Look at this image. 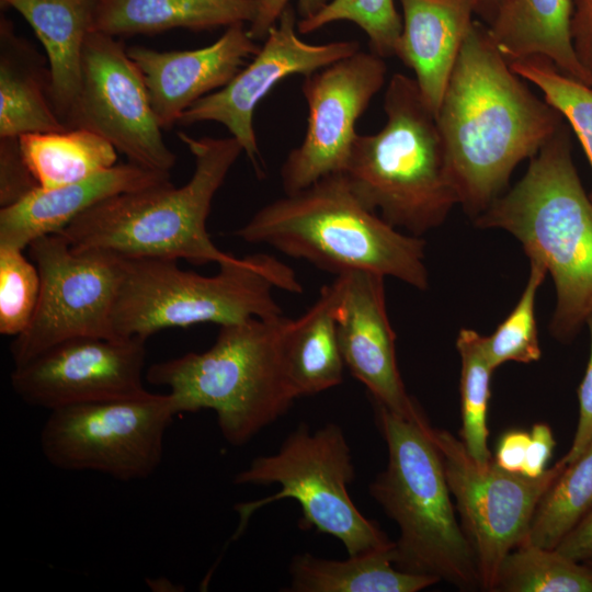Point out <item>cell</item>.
I'll return each mask as SVG.
<instances>
[{"mask_svg":"<svg viewBox=\"0 0 592 592\" xmlns=\"http://www.w3.org/2000/svg\"><path fill=\"white\" fill-rule=\"evenodd\" d=\"M10 2L11 0H0V3H1V7L3 8H7V7H10Z\"/></svg>","mask_w":592,"mask_h":592,"instance_id":"43","label":"cell"},{"mask_svg":"<svg viewBox=\"0 0 592 592\" xmlns=\"http://www.w3.org/2000/svg\"><path fill=\"white\" fill-rule=\"evenodd\" d=\"M383 106L386 124L375 134H357L342 173L364 206L420 237L458 205L443 140L414 78L395 73Z\"/></svg>","mask_w":592,"mask_h":592,"instance_id":"6","label":"cell"},{"mask_svg":"<svg viewBox=\"0 0 592 592\" xmlns=\"http://www.w3.org/2000/svg\"><path fill=\"white\" fill-rule=\"evenodd\" d=\"M29 251L39 273L41 291L29 327L10 345L14 366L69 339L118 338L112 314L125 271L124 257L73 249L61 234L35 239Z\"/></svg>","mask_w":592,"mask_h":592,"instance_id":"11","label":"cell"},{"mask_svg":"<svg viewBox=\"0 0 592 592\" xmlns=\"http://www.w3.org/2000/svg\"><path fill=\"white\" fill-rule=\"evenodd\" d=\"M474 220L514 236L551 275L556 307L549 331L560 342L572 341L592 314V201L563 123L530 159L522 179Z\"/></svg>","mask_w":592,"mask_h":592,"instance_id":"2","label":"cell"},{"mask_svg":"<svg viewBox=\"0 0 592 592\" xmlns=\"http://www.w3.org/2000/svg\"><path fill=\"white\" fill-rule=\"evenodd\" d=\"M179 139L194 157L182 186L171 181L116 194L95 204L61 232L73 249H98L124 258L184 259L221 265L236 257L216 247L206 229L212 201L242 150L235 137Z\"/></svg>","mask_w":592,"mask_h":592,"instance_id":"4","label":"cell"},{"mask_svg":"<svg viewBox=\"0 0 592 592\" xmlns=\"http://www.w3.org/2000/svg\"><path fill=\"white\" fill-rule=\"evenodd\" d=\"M572 0H504L487 26L508 61L540 56L565 76L592 87L571 38Z\"/></svg>","mask_w":592,"mask_h":592,"instance_id":"21","label":"cell"},{"mask_svg":"<svg viewBox=\"0 0 592 592\" xmlns=\"http://www.w3.org/2000/svg\"><path fill=\"white\" fill-rule=\"evenodd\" d=\"M546 275L539 262L530 260L528 278L515 307L490 335H483L485 353L493 369L506 362L526 364L540 358L535 308Z\"/></svg>","mask_w":592,"mask_h":592,"instance_id":"32","label":"cell"},{"mask_svg":"<svg viewBox=\"0 0 592 592\" xmlns=\"http://www.w3.org/2000/svg\"><path fill=\"white\" fill-rule=\"evenodd\" d=\"M585 326L590 332V356L578 388L579 417L576 433L568 453L562 457L567 465L574 462L592 443V314Z\"/></svg>","mask_w":592,"mask_h":592,"instance_id":"36","label":"cell"},{"mask_svg":"<svg viewBox=\"0 0 592 592\" xmlns=\"http://www.w3.org/2000/svg\"><path fill=\"white\" fill-rule=\"evenodd\" d=\"M112 314L118 338L147 340L167 328L221 326L282 316L274 291L301 293L293 269L267 253L235 258L204 276L173 259L125 258Z\"/></svg>","mask_w":592,"mask_h":592,"instance_id":"8","label":"cell"},{"mask_svg":"<svg viewBox=\"0 0 592 592\" xmlns=\"http://www.w3.org/2000/svg\"><path fill=\"white\" fill-rule=\"evenodd\" d=\"M259 48L244 23H238L202 48L159 52L134 45L127 54L144 76L160 127L169 130L197 100L229 83Z\"/></svg>","mask_w":592,"mask_h":592,"instance_id":"18","label":"cell"},{"mask_svg":"<svg viewBox=\"0 0 592 592\" xmlns=\"http://www.w3.org/2000/svg\"><path fill=\"white\" fill-rule=\"evenodd\" d=\"M145 343L137 337L69 339L14 366L10 384L23 402L48 411L132 396L145 390Z\"/></svg>","mask_w":592,"mask_h":592,"instance_id":"15","label":"cell"},{"mask_svg":"<svg viewBox=\"0 0 592 592\" xmlns=\"http://www.w3.org/2000/svg\"><path fill=\"white\" fill-rule=\"evenodd\" d=\"M107 139L129 162L169 172L175 156L153 113L144 76L114 36L90 31L81 62L78 96L65 122Z\"/></svg>","mask_w":592,"mask_h":592,"instance_id":"13","label":"cell"},{"mask_svg":"<svg viewBox=\"0 0 592 592\" xmlns=\"http://www.w3.org/2000/svg\"><path fill=\"white\" fill-rule=\"evenodd\" d=\"M337 21H349L362 29L372 53L382 58L396 55L402 19L394 0H330L315 15L298 21L297 31L309 34Z\"/></svg>","mask_w":592,"mask_h":592,"instance_id":"33","label":"cell"},{"mask_svg":"<svg viewBox=\"0 0 592 592\" xmlns=\"http://www.w3.org/2000/svg\"><path fill=\"white\" fill-rule=\"evenodd\" d=\"M96 0H11L41 41L48 61L49 95L66 122L78 96L82 52ZM66 125V124H65Z\"/></svg>","mask_w":592,"mask_h":592,"instance_id":"22","label":"cell"},{"mask_svg":"<svg viewBox=\"0 0 592 592\" xmlns=\"http://www.w3.org/2000/svg\"><path fill=\"white\" fill-rule=\"evenodd\" d=\"M171 181L169 172L127 162L66 185L37 187L0 209V246L24 249L35 239L61 232L95 204L116 194Z\"/></svg>","mask_w":592,"mask_h":592,"instance_id":"19","label":"cell"},{"mask_svg":"<svg viewBox=\"0 0 592 592\" xmlns=\"http://www.w3.org/2000/svg\"><path fill=\"white\" fill-rule=\"evenodd\" d=\"M38 187L22 155L19 137H0V206H10Z\"/></svg>","mask_w":592,"mask_h":592,"instance_id":"35","label":"cell"},{"mask_svg":"<svg viewBox=\"0 0 592 592\" xmlns=\"http://www.w3.org/2000/svg\"><path fill=\"white\" fill-rule=\"evenodd\" d=\"M385 277L355 271L337 275V331L344 365L375 403L414 421L426 420L407 392L396 358V337L385 297Z\"/></svg>","mask_w":592,"mask_h":592,"instance_id":"17","label":"cell"},{"mask_svg":"<svg viewBox=\"0 0 592 592\" xmlns=\"http://www.w3.org/2000/svg\"><path fill=\"white\" fill-rule=\"evenodd\" d=\"M458 205L476 218L562 124L473 22L435 115Z\"/></svg>","mask_w":592,"mask_h":592,"instance_id":"1","label":"cell"},{"mask_svg":"<svg viewBox=\"0 0 592 592\" xmlns=\"http://www.w3.org/2000/svg\"><path fill=\"white\" fill-rule=\"evenodd\" d=\"M69 129L49 95V71L43 57L20 37L12 22L0 20V137Z\"/></svg>","mask_w":592,"mask_h":592,"instance_id":"23","label":"cell"},{"mask_svg":"<svg viewBox=\"0 0 592 592\" xmlns=\"http://www.w3.org/2000/svg\"><path fill=\"white\" fill-rule=\"evenodd\" d=\"M386 73L384 58L358 50L305 77L308 125L301 144L282 166L285 194L342 172L357 136L356 122L383 88Z\"/></svg>","mask_w":592,"mask_h":592,"instance_id":"14","label":"cell"},{"mask_svg":"<svg viewBox=\"0 0 592 592\" xmlns=\"http://www.w3.org/2000/svg\"><path fill=\"white\" fill-rule=\"evenodd\" d=\"M395 546L349 556L345 560L325 559L309 553L295 556L289 573L294 592H418L440 580L395 566Z\"/></svg>","mask_w":592,"mask_h":592,"instance_id":"26","label":"cell"},{"mask_svg":"<svg viewBox=\"0 0 592 592\" xmlns=\"http://www.w3.org/2000/svg\"><path fill=\"white\" fill-rule=\"evenodd\" d=\"M433 437L477 562L480 589L492 592L504 558L524 543L542 497L567 464L561 458L532 478L499 467L493 458L485 465L476 463L446 430L433 428Z\"/></svg>","mask_w":592,"mask_h":592,"instance_id":"12","label":"cell"},{"mask_svg":"<svg viewBox=\"0 0 592 592\" xmlns=\"http://www.w3.org/2000/svg\"><path fill=\"white\" fill-rule=\"evenodd\" d=\"M179 414L170 392L138 394L49 411L39 434L45 459L71 471H95L128 482L151 476L164 436Z\"/></svg>","mask_w":592,"mask_h":592,"instance_id":"10","label":"cell"},{"mask_svg":"<svg viewBox=\"0 0 592 592\" xmlns=\"http://www.w3.org/2000/svg\"><path fill=\"white\" fill-rule=\"evenodd\" d=\"M257 13L248 30L254 41H264L270 30L278 21L283 10L292 0H254ZM301 19H308L319 12L330 0H296Z\"/></svg>","mask_w":592,"mask_h":592,"instance_id":"37","label":"cell"},{"mask_svg":"<svg viewBox=\"0 0 592 592\" xmlns=\"http://www.w3.org/2000/svg\"><path fill=\"white\" fill-rule=\"evenodd\" d=\"M22 251L0 246V333L4 335L25 331L39 297L38 270Z\"/></svg>","mask_w":592,"mask_h":592,"instance_id":"34","label":"cell"},{"mask_svg":"<svg viewBox=\"0 0 592 592\" xmlns=\"http://www.w3.org/2000/svg\"><path fill=\"white\" fill-rule=\"evenodd\" d=\"M375 409L388 462L369 493L399 528L395 566L477 590V562L455 514L433 428L428 420L406 419L377 403Z\"/></svg>","mask_w":592,"mask_h":592,"instance_id":"7","label":"cell"},{"mask_svg":"<svg viewBox=\"0 0 592 592\" xmlns=\"http://www.w3.org/2000/svg\"><path fill=\"white\" fill-rule=\"evenodd\" d=\"M571 38L579 62L592 79V0H572Z\"/></svg>","mask_w":592,"mask_h":592,"instance_id":"38","label":"cell"},{"mask_svg":"<svg viewBox=\"0 0 592 592\" xmlns=\"http://www.w3.org/2000/svg\"><path fill=\"white\" fill-rule=\"evenodd\" d=\"M291 320L282 315L221 326L208 350L155 363L146 379L169 388L179 413L215 411L223 437L241 446L297 399L285 362Z\"/></svg>","mask_w":592,"mask_h":592,"instance_id":"5","label":"cell"},{"mask_svg":"<svg viewBox=\"0 0 592 592\" xmlns=\"http://www.w3.org/2000/svg\"><path fill=\"white\" fill-rule=\"evenodd\" d=\"M354 476L351 451L341 428L328 423L310 433L301 423L275 454L255 457L236 475V485L278 483L281 489L261 500L235 506L240 522L234 538L257 510L291 498L301 508L300 527H315L338 538L349 556L392 548L395 542L353 503L348 486Z\"/></svg>","mask_w":592,"mask_h":592,"instance_id":"9","label":"cell"},{"mask_svg":"<svg viewBox=\"0 0 592 592\" xmlns=\"http://www.w3.org/2000/svg\"><path fill=\"white\" fill-rule=\"evenodd\" d=\"M235 235L335 275L364 271L429 287L425 241L364 206L342 172L263 206Z\"/></svg>","mask_w":592,"mask_h":592,"instance_id":"3","label":"cell"},{"mask_svg":"<svg viewBox=\"0 0 592 592\" xmlns=\"http://www.w3.org/2000/svg\"><path fill=\"white\" fill-rule=\"evenodd\" d=\"M19 143L43 189L83 180L115 166L117 160V150L107 139L84 128L24 134Z\"/></svg>","mask_w":592,"mask_h":592,"instance_id":"27","label":"cell"},{"mask_svg":"<svg viewBox=\"0 0 592 592\" xmlns=\"http://www.w3.org/2000/svg\"><path fill=\"white\" fill-rule=\"evenodd\" d=\"M492 592H592V567L556 548L522 544L504 558Z\"/></svg>","mask_w":592,"mask_h":592,"instance_id":"29","label":"cell"},{"mask_svg":"<svg viewBox=\"0 0 592 592\" xmlns=\"http://www.w3.org/2000/svg\"><path fill=\"white\" fill-rule=\"evenodd\" d=\"M335 281L320 289L318 299L299 318L291 320L285 362L297 398L312 396L341 384L344 362L340 352L335 309Z\"/></svg>","mask_w":592,"mask_h":592,"instance_id":"25","label":"cell"},{"mask_svg":"<svg viewBox=\"0 0 592 592\" xmlns=\"http://www.w3.org/2000/svg\"><path fill=\"white\" fill-rule=\"evenodd\" d=\"M475 15H478L482 23L489 26L496 19L504 0H475Z\"/></svg>","mask_w":592,"mask_h":592,"instance_id":"42","label":"cell"},{"mask_svg":"<svg viewBox=\"0 0 592 592\" xmlns=\"http://www.w3.org/2000/svg\"><path fill=\"white\" fill-rule=\"evenodd\" d=\"M402 31L398 57L414 73L421 94L436 115L465 37L475 0H400Z\"/></svg>","mask_w":592,"mask_h":592,"instance_id":"20","label":"cell"},{"mask_svg":"<svg viewBox=\"0 0 592 592\" xmlns=\"http://www.w3.org/2000/svg\"><path fill=\"white\" fill-rule=\"evenodd\" d=\"M460 357V441L478 464L492 459L488 447L487 414L491 398V367L483 349V335L473 329H460L456 338Z\"/></svg>","mask_w":592,"mask_h":592,"instance_id":"30","label":"cell"},{"mask_svg":"<svg viewBox=\"0 0 592 592\" xmlns=\"http://www.w3.org/2000/svg\"><path fill=\"white\" fill-rule=\"evenodd\" d=\"M592 511V443L542 497L523 544L556 548Z\"/></svg>","mask_w":592,"mask_h":592,"instance_id":"28","label":"cell"},{"mask_svg":"<svg viewBox=\"0 0 592 592\" xmlns=\"http://www.w3.org/2000/svg\"><path fill=\"white\" fill-rule=\"evenodd\" d=\"M509 65L516 75L536 86L568 121L592 169V87L565 76L540 56L512 60ZM589 195L592 201V191Z\"/></svg>","mask_w":592,"mask_h":592,"instance_id":"31","label":"cell"},{"mask_svg":"<svg viewBox=\"0 0 592 592\" xmlns=\"http://www.w3.org/2000/svg\"><path fill=\"white\" fill-rule=\"evenodd\" d=\"M556 549L573 560L592 561V511L565 536Z\"/></svg>","mask_w":592,"mask_h":592,"instance_id":"41","label":"cell"},{"mask_svg":"<svg viewBox=\"0 0 592 592\" xmlns=\"http://www.w3.org/2000/svg\"><path fill=\"white\" fill-rule=\"evenodd\" d=\"M254 0H96L91 31L114 37L251 23Z\"/></svg>","mask_w":592,"mask_h":592,"instance_id":"24","label":"cell"},{"mask_svg":"<svg viewBox=\"0 0 592 592\" xmlns=\"http://www.w3.org/2000/svg\"><path fill=\"white\" fill-rule=\"evenodd\" d=\"M530 435L531 440L521 474L536 478L546 471L556 442L550 426L543 422L535 423Z\"/></svg>","mask_w":592,"mask_h":592,"instance_id":"39","label":"cell"},{"mask_svg":"<svg viewBox=\"0 0 592 592\" xmlns=\"http://www.w3.org/2000/svg\"><path fill=\"white\" fill-rule=\"evenodd\" d=\"M531 435L523 430L506 431L497 446L494 463L511 473H521Z\"/></svg>","mask_w":592,"mask_h":592,"instance_id":"40","label":"cell"},{"mask_svg":"<svg viewBox=\"0 0 592 592\" xmlns=\"http://www.w3.org/2000/svg\"><path fill=\"white\" fill-rule=\"evenodd\" d=\"M585 563H588V565H590L592 567V561H589V562H585Z\"/></svg>","mask_w":592,"mask_h":592,"instance_id":"44","label":"cell"},{"mask_svg":"<svg viewBox=\"0 0 592 592\" xmlns=\"http://www.w3.org/2000/svg\"><path fill=\"white\" fill-rule=\"evenodd\" d=\"M360 50L355 41L309 44L297 35L296 13L292 4L282 12L251 62L229 83L191 105L178 124L217 122L227 127L258 172L260 151L253 128V113L262 99L283 79L308 76Z\"/></svg>","mask_w":592,"mask_h":592,"instance_id":"16","label":"cell"}]
</instances>
